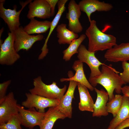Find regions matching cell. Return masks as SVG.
Here are the masks:
<instances>
[{"label":"cell","instance_id":"obj_23","mask_svg":"<svg viewBox=\"0 0 129 129\" xmlns=\"http://www.w3.org/2000/svg\"><path fill=\"white\" fill-rule=\"evenodd\" d=\"M30 20L29 23L24 28V30L29 34L45 33L50 29L51 22L39 21L34 18Z\"/></svg>","mask_w":129,"mask_h":129},{"label":"cell","instance_id":"obj_8","mask_svg":"<svg viewBox=\"0 0 129 129\" xmlns=\"http://www.w3.org/2000/svg\"><path fill=\"white\" fill-rule=\"evenodd\" d=\"M18 107L21 125L29 129H32L36 126H40L45 112H40L37 111L34 108L25 109L23 106L18 105Z\"/></svg>","mask_w":129,"mask_h":129},{"label":"cell","instance_id":"obj_7","mask_svg":"<svg viewBox=\"0 0 129 129\" xmlns=\"http://www.w3.org/2000/svg\"><path fill=\"white\" fill-rule=\"evenodd\" d=\"M14 32V47L18 52L23 49L27 51L36 42L42 40L44 38L41 34L31 35L28 34L24 30V28L20 26Z\"/></svg>","mask_w":129,"mask_h":129},{"label":"cell","instance_id":"obj_18","mask_svg":"<svg viewBox=\"0 0 129 129\" xmlns=\"http://www.w3.org/2000/svg\"><path fill=\"white\" fill-rule=\"evenodd\" d=\"M68 1V0H59L57 3L58 11L55 17L51 22L49 32L41 49V52L38 57V59L39 60L43 59L48 53V49L47 48V46L48 42L50 35L57 26L61 16L65 10V4Z\"/></svg>","mask_w":129,"mask_h":129},{"label":"cell","instance_id":"obj_19","mask_svg":"<svg viewBox=\"0 0 129 129\" xmlns=\"http://www.w3.org/2000/svg\"><path fill=\"white\" fill-rule=\"evenodd\" d=\"M66 116L60 111L56 106L49 108L45 113L40 129H52L55 122L58 119H63Z\"/></svg>","mask_w":129,"mask_h":129},{"label":"cell","instance_id":"obj_4","mask_svg":"<svg viewBox=\"0 0 129 129\" xmlns=\"http://www.w3.org/2000/svg\"><path fill=\"white\" fill-rule=\"evenodd\" d=\"M32 0H29L25 2H20V4L22 7L21 9L17 11V7L15 5L13 10L6 9L4 6L5 0L0 1V17L7 24L11 32H13L20 27V24L19 22L20 14L24 7Z\"/></svg>","mask_w":129,"mask_h":129},{"label":"cell","instance_id":"obj_2","mask_svg":"<svg viewBox=\"0 0 129 129\" xmlns=\"http://www.w3.org/2000/svg\"><path fill=\"white\" fill-rule=\"evenodd\" d=\"M90 22V26L85 32L89 40L88 50L89 51L95 52L108 50L117 44L115 37L101 31L97 27L95 20H91Z\"/></svg>","mask_w":129,"mask_h":129},{"label":"cell","instance_id":"obj_25","mask_svg":"<svg viewBox=\"0 0 129 129\" xmlns=\"http://www.w3.org/2000/svg\"><path fill=\"white\" fill-rule=\"evenodd\" d=\"M123 96L119 94L115 95L113 99L109 101L106 105V109L108 113L115 117L120 109L122 104Z\"/></svg>","mask_w":129,"mask_h":129},{"label":"cell","instance_id":"obj_15","mask_svg":"<svg viewBox=\"0 0 129 129\" xmlns=\"http://www.w3.org/2000/svg\"><path fill=\"white\" fill-rule=\"evenodd\" d=\"M104 57L108 61L114 62L129 60V42L116 45L107 50Z\"/></svg>","mask_w":129,"mask_h":129},{"label":"cell","instance_id":"obj_17","mask_svg":"<svg viewBox=\"0 0 129 129\" xmlns=\"http://www.w3.org/2000/svg\"><path fill=\"white\" fill-rule=\"evenodd\" d=\"M94 90L97 94V98L94 104L93 117L106 116L108 114L106 109V105L109 100L108 94L103 89L99 90L94 87Z\"/></svg>","mask_w":129,"mask_h":129},{"label":"cell","instance_id":"obj_6","mask_svg":"<svg viewBox=\"0 0 129 129\" xmlns=\"http://www.w3.org/2000/svg\"><path fill=\"white\" fill-rule=\"evenodd\" d=\"M26 100L22 103V106L29 108H34L41 113H45V109L48 107H56L59 104L60 100L48 98L30 93H26Z\"/></svg>","mask_w":129,"mask_h":129},{"label":"cell","instance_id":"obj_12","mask_svg":"<svg viewBox=\"0 0 129 129\" xmlns=\"http://www.w3.org/2000/svg\"><path fill=\"white\" fill-rule=\"evenodd\" d=\"M78 5L81 11L86 14L89 22L91 20V16L92 13L96 11H108L113 8L111 4L98 0H82Z\"/></svg>","mask_w":129,"mask_h":129},{"label":"cell","instance_id":"obj_5","mask_svg":"<svg viewBox=\"0 0 129 129\" xmlns=\"http://www.w3.org/2000/svg\"><path fill=\"white\" fill-rule=\"evenodd\" d=\"M8 35L4 42L0 44V64L11 65L14 64L20 57L15 48L14 32H9Z\"/></svg>","mask_w":129,"mask_h":129},{"label":"cell","instance_id":"obj_27","mask_svg":"<svg viewBox=\"0 0 129 129\" xmlns=\"http://www.w3.org/2000/svg\"><path fill=\"white\" fill-rule=\"evenodd\" d=\"M122 67L123 71L119 75L126 84L129 83V63L127 61L122 62Z\"/></svg>","mask_w":129,"mask_h":129},{"label":"cell","instance_id":"obj_20","mask_svg":"<svg viewBox=\"0 0 129 129\" xmlns=\"http://www.w3.org/2000/svg\"><path fill=\"white\" fill-rule=\"evenodd\" d=\"M77 86L80 98L79 109L81 111H86L93 112L94 103L88 88L78 82Z\"/></svg>","mask_w":129,"mask_h":129},{"label":"cell","instance_id":"obj_3","mask_svg":"<svg viewBox=\"0 0 129 129\" xmlns=\"http://www.w3.org/2000/svg\"><path fill=\"white\" fill-rule=\"evenodd\" d=\"M33 88L29 90L30 93L48 98L59 100L64 95L67 88L65 85L63 88H60L54 81L51 84L47 85L43 81L40 76L33 79Z\"/></svg>","mask_w":129,"mask_h":129},{"label":"cell","instance_id":"obj_13","mask_svg":"<svg viewBox=\"0 0 129 129\" xmlns=\"http://www.w3.org/2000/svg\"><path fill=\"white\" fill-rule=\"evenodd\" d=\"M27 15L30 19L36 17L46 19L51 17V8L46 0H35L30 3Z\"/></svg>","mask_w":129,"mask_h":129},{"label":"cell","instance_id":"obj_22","mask_svg":"<svg viewBox=\"0 0 129 129\" xmlns=\"http://www.w3.org/2000/svg\"><path fill=\"white\" fill-rule=\"evenodd\" d=\"M66 24L61 23L58 25L56 27L58 42L60 44H70L74 40L78 38L79 36L67 28Z\"/></svg>","mask_w":129,"mask_h":129},{"label":"cell","instance_id":"obj_16","mask_svg":"<svg viewBox=\"0 0 129 129\" xmlns=\"http://www.w3.org/2000/svg\"><path fill=\"white\" fill-rule=\"evenodd\" d=\"M73 69L75 73L74 75L71 71L68 73L69 78H62L60 80L61 82L73 81L79 83L87 87L91 91L94 90L92 86L86 79L85 74L83 68V63L79 60H76L74 62L72 66Z\"/></svg>","mask_w":129,"mask_h":129},{"label":"cell","instance_id":"obj_1","mask_svg":"<svg viewBox=\"0 0 129 129\" xmlns=\"http://www.w3.org/2000/svg\"><path fill=\"white\" fill-rule=\"evenodd\" d=\"M101 71V74L99 75L89 77L88 81L94 87L98 84L102 86L108 94V101H110L114 97V90L118 94L120 93L122 86L126 84L118 74L119 72L113 68L111 64L102 65Z\"/></svg>","mask_w":129,"mask_h":129},{"label":"cell","instance_id":"obj_32","mask_svg":"<svg viewBox=\"0 0 129 129\" xmlns=\"http://www.w3.org/2000/svg\"><path fill=\"white\" fill-rule=\"evenodd\" d=\"M4 30V28L3 27H2L1 29L0 30V38H1V34L3 32V31Z\"/></svg>","mask_w":129,"mask_h":129},{"label":"cell","instance_id":"obj_26","mask_svg":"<svg viewBox=\"0 0 129 129\" xmlns=\"http://www.w3.org/2000/svg\"><path fill=\"white\" fill-rule=\"evenodd\" d=\"M18 113L13 115L7 122L0 124V129H22Z\"/></svg>","mask_w":129,"mask_h":129},{"label":"cell","instance_id":"obj_30","mask_svg":"<svg viewBox=\"0 0 129 129\" xmlns=\"http://www.w3.org/2000/svg\"><path fill=\"white\" fill-rule=\"evenodd\" d=\"M128 127H129V118L123 121L114 129H124Z\"/></svg>","mask_w":129,"mask_h":129},{"label":"cell","instance_id":"obj_24","mask_svg":"<svg viewBox=\"0 0 129 129\" xmlns=\"http://www.w3.org/2000/svg\"><path fill=\"white\" fill-rule=\"evenodd\" d=\"M86 37L85 34H83L78 38L73 41L68 47L63 51V59L65 61H69L73 55L75 54H78V49Z\"/></svg>","mask_w":129,"mask_h":129},{"label":"cell","instance_id":"obj_11","mask_svg":"<svg viewBox=\"0 0 129 129\" xmlns=\"http://www.w3.org/2000/svg\"><path fill=\"white\" fill-rule=\"evenodd\" d=\"M68 9L66 18L69 21L68 29L76 33L81 32L83 28L79 18L81 15V11L78 4L74 0H71L68 4Z\"/></svg>","mask_w":129,"mask_h":129},{"label":"cell","instance_id":"obj_9","mask_svg":"<svg viewBox=\"0 0 129 129\" xmlns=\"http://www.w3.org/2000/svg\"><path fill=\"white\" fill-rule=\"evenodd\" d=\"M77 57L81 62L86 63L91 71L90 77H92L99 75L101 72L99 69L101 65H104L96 57L95 52L89 51L84 45L81 44L78 49Z\"/></svg>","mask_w":129,"mask_h":129},{"label":"cell","instance_id":"obj_31","mask_svg":"<svg viewBox=\"0 0 129 129\" xmlns=\"http://www.w3.org/2000/svg\"><path fill=\"white\" fill-rule=\"evenodd\" d=\"M121 92L124 95L129 97V86H125L122 87Z\"/></svg>","mask_w":129,"mask_h":129},{"label":"cell","instance_id":"obj_28","mask_svg":"<svg viewBox=\"0 0 129 129\" xmlns=\"http://www.w3.org/2000/svg\"><path fill=\"white\" fill-rule=\"evenodd\" d=\"M11 82V80L5 81L0 84V102L6 96V93L8 87Z\"/></svg>","mask_w":129,"mask_h":129},{"label":"cell","instance_id":"obj_10","mask_svg":"<svg viewBox=\"0 0 129 129\" xmlns=\"http://www.w3.org/2000/svg\"><path fill=\"white\" fill-rule=\"evenodd\" d=\"M18 106L13 92H10L0 102V124L6 123L11 116L18 114Z\"/></svg>","mask_w":129,"mask_h":129},{"label":"cell","instance_id":"obj_21","mask_svg":"<svg viewBox=\"0 0 129 129\" xmlns=\"http://www.w3.org/2000/svg\"><path fill=\"white\" fill-rule=\"evenodd\" d=\"M129 118V97L123 96L122 105L116 115L111 120L107 129H114L123 121Z\"/></svg>","mask_w":129,"mask_h":129},{"label":"cell","instance_id":"obj_29","mask_svg":"<svg viewBox=\"0 0 129 129\" xmlns=\"http://www.w3.org/2000/svg\"><path fill=\"white\" fill-rule=\"evenodd\" d=\"M46 0L50 5L51 8V17H52L55 14V6L59 0Z\"/></svg>","mask_w":129,"mask_h":129},{"label":"cell","instance_id":"obj_14","mask_svg":"<svg viewBox=\"0 0 129 129\" xmlns=\"http://www.w3.org/2000/svg\"><path fill=\"white\" fill-rule=\"evenodd\" d=\"M68 88L65 94L60 100L59 103L56 106L59 110L64 114L66 117L71 118L72 116V102L74 98V93L78 82L69 81Z\"/></svg>","mask_w":129,"mask_h":129}]
</instances>
